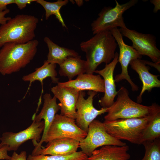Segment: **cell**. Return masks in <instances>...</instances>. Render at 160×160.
Instances as JSON below:
<instances>
[{"instance_id": "1", "label": "cell", "mask_w": 160, "mask_h": 160, "mask_svg": "<svg viewBox=\"0 0 160 160\" xmlns=\"http://www.w3.org/2000/svg\"><path fill=\"white\" fill-rule=\"evenodd\" d=\"M117 45L110 31L97 33L88 40L81 42L80 47L86 53V73L93 74L100 64L110 63L114 57Z\"/></svg>"}, {"instance_id": "2", "label": "cell", "mask_w": 160, "mask_h": 160, "mask_svg": "<svg viewBox=\"0 0 160 160\" xmlns=\"http://www.w3.org/2000/svg\"><path fill=\"white\" fill-rule=\"evenodd\" d=\"M39 44L34 39L25 44H4L0 49V73L9 75L25 67L36 55Z\"/></svg>"}, {"instance_id": "3", "label": "cell", "mask_w": 160, "mask_h": 160, "mask_svg": "<svg viewBox=\"0 0 160 160\" xmlns=\"http://www.w3.org/2000/svg\"><path fill=\"white\" fill-rule=\"evenodd\" d=\"M129 94L124 87L117 91L116 100L108 108L107 113L104 116L105 121L147 117L160 112V107L156 103L150 106L142 105L132 100Z\"/></svg>"}, {"instance_id": "4", "label": "cell", "mask_w": 160, "mask_h": 160, "mask_svg": "<svg viewBox=\"0 0 160 160\" xmlns=\"http://www.w3.org/2000/svg\"><path fill=\"white\" fill-rule=\"evenodd\" d=\"M34 16L18 14L0 26V47L9 42L25 44L33 39L39 22Z\"/></svg>"}, {"instance_id": "5", "label": "cell", "mask_w": 160, "mask_h": 160, "mask_svg": "<svg viewBox=\"0 0 160 160\" xmlns=\"http://www.w3.org/2000/svg\"><path fill=\"white\" fill-rule=\"evenodd\" d=\"M155 114L145 117L104 121L103 123L106 131L112 137L140 145L144 130Z\"/></svg>"}, {"instance_id": "6", "label": "cell", "mask_w": 160, "mask_h": 160, "mask_svg": "<svg viewBox=\"0 0 160 160\" xmlns=\"http://www.w3.org/2000/svg\"><path fill=\"white\" fill-rule=\"evenodd\" d=\"M114 7H105L98 15V17L91 24V29L95 35L99 32L110 31L112 28L127 27L123 16L124 12L138 2L137 0H130L127 2L120 4L115 0Z\"/></svg>"}, {"instance_id": "7", "label": "cell", "mask_w": 160, "mask_h": 160, "mask_svg": "<svg viewBox=\"0 0 160 160\" xmlns=\"http://www.w3.org/2000/svg\"><path fill=\"white\" fill-rule=\"evenodd\" d=\"M126 145V143L110 135L106 131L103 122L95 119L89 124L85 137L80 142L79 148L89 157L99 147Z\"/></svg>"}, {"instance_id": "8", "label": "cell", "mask_w": 160, "mask_h": 160, "mask_svg": "<svg viewBox=\"0 0 160 160\" xmlns=\"http://www.w3.org/2000/svg\"><path fill=\"white\" fill-rule=\"evenodd\" d=\"M87 135V132L77 125L75 119L56 114L47 132L43 143L63 138H71L80 142Z\"/></svg>"}, {"instance_id": "9", "label": "cell", "mask_w": 160, "mask_h": 160, "mask_svg": "<svg viewBox=\"0 0 160 160\" xmlns=\"http://www.w3.org/2000/svg\"><path fill=\"white\" fill-rule=\"evenodd\" d=\"M44 128L43 120L36 122L33 121L31 124L25 129L17 133L4 132L0 138V148L6 147L8 151H16L23 143L32 140L34 146L40 140L41 134Z\"/></svg>"}, {"instance_id": "10", "label": "cell", "mask_w": 160, "mask_h": 160, "mask_svg": "<svg viewBox=\"0 0 160 160\" xmlns=\"http://www.w3.org/2000/svg\"><path fill=\"white\" fill-rule=\"evenodd\" d=\"M110 31L119 49L118 62L120 63L121 69V73L115 76V81L118 82L124 79L126 80L130 85L132 91H137L139 89L138 87L131 79L128 74V68L131 60L137 59H140L142 56L132 46L128 45L124 43L123 36L118 28H113Z\"/></svg>"}, {"instance_id": "11", "label": "cell", "mask_w": 160, "mask_h": 160, "mask_svg": "<svg viewBox=\"0 0 160 160\" xmlns=\"http://www.w3.org/2000/svg\"><path fill=\"white\" fill-rule=\"evenodd\" d=\"M119 30L123 36L131 41L132 47L140 55L147 56L153 62L160 63V50L157 47L154 35L142 33L127 28Z\"/></svg>"}, {"instance_id": "12", "label": "cell", "mask_w": 160, "mask_h": 160, "mask_svg": "<svg viewBox=\"0 0 160 160\" xmlns=\"http://www.w3.org/2000/svg\"><path fill=\"white\" fill-rule=\"evenodd\" d=\"M97 92L92 91L88 92V96L85 99V93L81 91L76 106V116L75 119L77 125L87 132L89 124L98 116L107 112L108 108L96 109L93 106L94 97Z\"/></svg>"}, {"instance_id": "13", "label": "cell", "mask_w": 160, "mask_h": 160, "mask_svg": "<svg viewBox=\"0 0 160 160\" xmlns=\"http://www.w3.org/2000/svg\"><path fill=\"white\" fill-rule=\"evenodd\" d=\"M119 54L116 52L113 60L109 63L106 64L105 67L100 70H96L94 73L101 76L103 78L104 84V94L99 100L100 106L103 108H108L113 104L117 95L115 81L113 77L114 69L118 62Z\"/></svg>"}, {"instance_id": "14", "label": "cell", "mask_w": 160, "mask_h": 160, "mask_svg": "<svg viewBox=\"0 0 160 160\" xmlns=\"http://www.w3.org/2000/svg\"><path fill=\"white\" fill-rule=\"evenodd\" d=\"M51 91L60 103V114L75 119L76 106L79 91L74 88L57 84L51 88Z\"/></svg>"}, {"instance_id": "15", "label": "cell", "mask_w": 160, "mask_h": 160, "mask_svg": "<svg viewBox=\"0 0 160 160\" xmlns=\"http://www.w3.org/2000/svg\"><path fill=\"white\" fill-rule=\"evenodd\" d=\"M80 142L69 138L54 139L47 143L45 147L33 150L31 155L35 156L55 155L67 156L77 151L79 147Z\"/></svg>"}, {"instance_id": "16", "label": "cell", "mask_w": 160, "mask_h": 160, "mask_svg": "<svg viewBox=\"0 0 160 160\" xmlns=\"http://www.w3.org/2000/svg\"><path fill=\"white\" fill-rule=\"evenodd\" d=\"M43 97L44 104L41 110L37 115L34 113L32 117L33 121L39 122L43 119L44 123V128L41 138L38 144L35 146L36 148H39L42 146L47 132L56 114L60 110V107L57 103V99L55 97H52L50 94L46 93Z\"/></svg>"}, {"instance_id": "17", "label": "cell", "mask_w": 160, "mask_h": 160, "mask_svg": "<svg viewBox=\"0 0 160 160\" xmlns=\"http://www.w3.org/2000/svg\"><path fill=\"white\" fill-rule=\"evenodd\" d=\"M57 84L72 88L79 91L88 90L104 93L105 91L104 80L99 74L94 75L85 73L78 76L74 80L65 82H59Z\"/></svg>"}, {"instance_id": "18", "label": "cell", "mask_w": 160, "mask_h": 160, "mask_svg": "<svg viewBox=\"0 0 160 160\" xmlns=\"http://www.w3.org/2000/svg\"><path fill=\"white\" fill-rule=\"evenodd\" d=\"M129 65L138 74L142 83V89L137 97V103H140L142 101V95L146 91L151 92L153 88L160 87V81L158 78L159 75L151 73L149 71L150 67L146 65L143 60L140 59L132 60Z\"/></svg>"}, {"instance_id": "19", "label": "cell", "mask_w": 160, "mask_h": 160, "mask_svg": "<svg viewBox=\"0 0 160 160\" xmlns=\"http://www.w3.org/2000/svg\"><path fill=\"white\" fill-rule=\"evenodd\" d=\"M129 146L108 145L96 149L86 160H128L130 156L127 151Z\"/></svg>"}, {"instance_id": "20", "label": "cell", "mask_w": 160, "mask_h": 160, "mask_svg": "<svg viewBox=\"0 0 160 160\" xmlns=\"http://www.w3.org/2000/svg\"><path fill=\"white\" fill-rule=\"evenodd\" d=\"M59 65V74L67 77L69 80H72L76 76L86 73L87 70L86 61L82 59L80 55L69 57Z\"/></svg>"}, {"instance_id": "21", "label": "cell", "mask_w": 160, "mask_h": 160, "mask_svg": "<svg viewBox=\"0 0 160 160\" xmlns=\"http://www.w3.org/2000/svg\"><path fill=\"white\" fill-rule=\"evenodd\" d=\"M44 40L49 49L46 60L49 63L59 65L69 57L79 55L74 50L60 46L54 43L48 37H45Z\"/></svg>"}, {"instance_id": "22", "label": "cell", "mask_w": 160, "mask_h": 160, "mask_svg": "<svg viewBox=\"0 0 160 160\" xmlns=\"http://www.w3.org/2000/svg\"><path fill=\"white\" fill-rule=\"evenodd\" d=\"M56 67V64L49 63L45 60L43 65L36 68L34 72L23 76L22 80L25 82H29L30 86L34 81H39L41 82L42 87L43 80L47 78L50 77L53 83L57 84L59 82V79L57 78Z\"/></svg>"}, {"instance_id": "23", "label": "cell", "mask_w": 160, "mask_h": 160, "mask_svg": "<svg viewBox=\"0 0 160 160\" xmlns=\"http://www.w3.org/2000/svg\"><path fill=\"white\" fill-rule=\"evenodd\" d=\"M36 2L42 6L45 11V19L47 20L52 15L61 23L63 27L67 28L60 12L61 8L66 5L69 2L68 0H58L53 2H48L44 0H36Z\"/></svg>"}, {"instance_id": "24", "label": "cell", "mask_w": 160, "mask_h": 160, "mask_svg": "<svg viewBox=\"0 0 160 160\" xmlns=\"http://www.w3.org/2000/svg\"><path fill=\"white\" fill-rule=\"evenodd\" d=\"M160 112L156 114L151 119L143 133L141 144L146 141L160 138Z\"/></svg>"}, {"instance_id": "25", "label": "cell", "mask_w": 160, "mask_h": 160, "mask_svg": "<svg viewBox=\"0 0 160 160\" xmlns=\"http://www.w3.org/2000/svg\"><path fill=\"white\" fill-rule=\"evenodd\" d=\"M88 156L82 151L76 152L67 156L29 154L27 160H86Z\"/></svg>"}, {"instance_id": "26", "label": "cell", "mask_w": 160, "mask_h": 160, "mask_svg": "<svg viewBox=\"0 0 160 160\" xmlns=\"http://www.w3.org/2000/svg\"><path fill=\"white\" fill-rule=\"evenodd\" d=\"M142 144L145 147V152L141 160H160V138L144 141Z\"/></svg>"}, {"instance_id": "27", "label": "cell", "mask_w": 160, "mask_h": 160, "mask_svg": "<svg viewBox=\"0 0 160 160\" xmlns=\"http://www.w3.org/2000/svg\"><path fill=\"white\" fill-rule=\"evenodd\" d=\"M10 160H27V153L25 151H22L19 154L14 151Z\"/></svg>"}, {"instance_id": "28", "label": "cell", "mask_w": 160, "mask_h": 160, "mask_svg": "<svg viewBox=\"0 0 160 160\" xmlns=\"http://www.w3.org/2000/svg\"><path fill=\"white\" fill-rule=\"evenodd\" d=\"M36 0H15V4H16L18 8L22 9L25 8L27 4L32 2L36 1Z\"/></svg>"}, {"instance_id": "29", "label": "cell", "mask_w": 160, "mask_h": 160, "mask_svg": "<svg viewBox=\"0 0 160 160\" xmlns=\"http://www.w3.org/2000/svg\"><path fill=\"white\" fill-rule=\"evenodd\" d=\"M10 12V10L7 9L1 12H0V24L3 25L8 20H9L10 17H6V15Z\"/></svg>"}, {"instance_id": "30", "label": "cell", "mask_w": 160, "mask_h": 160, "mask_svg": "<svg viewBox=\"0 0 160 160\" xmlns=\"http://www.w3.org/2000/svg\"><path fill=\"white\" fill-rule=\"evenodd\" d=\"M8 149L6 147L0 148V160H10L11 156L7 153Z\"/></svg>"}, {"instance_id": "31", "label": "cell", "mask_w": 160, "mask_h": 160, "mask_svg": "<svg viewBox=\"0 0 160 160\" xmlns=\"http://www.w3.org/2000/svg\"><path fill=\"white\" fill-rule=\"evenodd\" d=\"M15 0H0V12L7 9V5L15 4Z\"/></svg>"}, {"instance_id": "32", "label": "cell", "mask_w": 160, "mask_h": 160, "mask_svg": "<svg viewBox=\"0 0 160 160\" xmlns=\"http://www.w3.org/2000/svg\"><path fill=\"white\" fill-rule=\"evenodd\" d=\"M150 2L154 6L153 12L154 13H157L160 9V0H151Z\"/></svg>"}, {"instance_id": "33", "label": "cell", "mask_w": 160, "mask_h": 160, "mask_svg": "<svg viewBox=\"0 0 160 160\" xmlns=\"http://www.w3.org/2000/svg\"><path fill=\"white\" fill-rule=\"evenodd\" d=\"M143 61L146 65H148L154 67L158 71L160 72V63H156L153 62H152L148 60H143Z\"/></svg>"}, {"instance_id": "34", "label": "cell", "mask_w": 160, "mask_h": 160, "mask_svg": "<svg viewBox=\"0 0 160 160\" xmlns=\"http://www.w3.org/2000/svg\"><path fill=\"white\" fill-rule=\"evenodd\" d=\"M74 1L78 6L79 7H80L84 3V1L83 0H75Z\"/></svg>"}]
</instances>
